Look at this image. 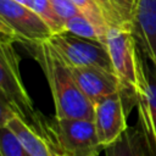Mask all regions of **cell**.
<instances>
[{"mask_svg":"<svg viewBox=\"0 0 156 156\" xmlns=\"http://www.w3.org/2000/svg\"><path fill=\"white\" fill-rule=\"evenodd\" d=\"M39 63L52 94L56 118L94 119V104L77 84L71 66L45 40L26 45Z\"/></svg>","mask_w":156,"mask_h":156,"instance_id":"obj_1","label":"cell"},{"mask_svg":"<svg viewBox=\"0 0 156 156\" xmlns=\"http://www.w3.org/2000/svg\"><path fill=\"white\" fill-rule=\"evenodd\" d=\"M12 39L0 38V93L13 112L38 132H43L46 117L34 108L20 71V58Z\"/></svg>","mask_w":156,"mask_h":156,"instance_id":"obj_2","label":"cell"},{"mask_svg":"<svg viewBox=\"0 0 156 156\" xmlns=\"http://www.w3.org/2000/svg\"><path fill=\"white\" fill-rule=\"evenodd\" d=\"M41 133L51 139L63 156H78L104 150L91 119L46 118Z\"/></svg>","mask_w":156,"mask_h":156,"instance_id":"obj_3","label":"cell"},{"mask_svg":"<svg viewBox=\"0 0 156 156\" xmlns=\"http://www.w3.org/2000/svg\"><path fill=\"white\" fill-rule=\"evenodd\" d=\"M106 48L117 76L122 93L129 102L135 105L134 93L139 83V55L132 30L110 28L106 37Z\"/></svg>","mask_w":156,"mask_h":156,"instance_id":"obj_4","label":"cell"},{"mask_svg":"<svg viewBox=\"0 0 156 156\" xmlns=\"http://www.w3.org/2000/svg\"><path fill=\"white\" fill-rule=\"evenodd\" d=\"M139 83L134 93L140 129L146 155L156 156V69L138 50Z\"/></svg>","mask_w":156,"mask_h":156,"instance_id":"obj_5","label":"cell"},{"mask_svg":"<svg viewBox=\"0 0 156 156\" xmlns=\"http://www.w3.org/2000/svg\"><path fill=\"white\" fill-rule=\"evenodd\" d=\"M48 41L71 67H95L113 72L107 48L99 41L79 38L68 32L52 34Z\"/></svg>","mask_w":156,"mask_h":156,"instance_id":"obj_6","label":"cell"},{"mask_svg":"<svg viewBox=\"0 0 156 156\" xmlns=\"http://www.w3.org/2000/svg\"><path fill=\"white\" fill-rule=\"evenodd\" d=\"M0 17L24 45L48 40L52 32L30 9L15 0H0Z\"/></svg>","mask_w":156,"mask_h":156,"instance_id":"obj_7","label":"cell"},{"mask_svg":"<svg viewBox=\"0 0 156 156\" xmlns=\"http://www.w3.org/2000/svg\"><path fill=\"white\" fill-rule=\"evenodd\" d=\"M128 100L122 91L108 95L94 104V124L102 147L112 144L128 128Z\"/></svg>","mask_w":156,"mask_h":156,"instance_id":"obj_8","label":"cell"},{"mask_svg":"<svg viewBox=\"0 0 156 156\" xmlns=\"http://www.w3.org/2000/svg\"><path fill=\"white\" fill-rule=\"evenodd\" d=\"M132 34L138 50L156 69V0H133Z\"/></svg>","mask_w":156,"mask_h":156,"instance_id":"obj_9","label":"cell"},{"mask_svg":"<svg viewBox=\"0 0 156 156\" xmlns=\"http://www.w3.org/2000/svg\"><path fill=\"white\" fill-rule=\"evenodd\" d=\"M71 69L80 90L93 104L122 91V85L113 72L95 67H71Z\"/></svg>","mask_w":156,"mask_h":156,"instance_id":"obj_10","label":"cell"},{"mask_svg":"<svg viewBox=\"0 0 156 156\" xmlns=\"http://www.w3.org/2000/svg\"><path fill=\"white\" fill-rule=\"evenodd\" d=\"M6 126L17 135L28 156H63L45 133L35 130L17 115Z\"/></svg>","mask_w":156,"mask_h":156,"instance_id":"obj_11","label":"cell"},{"mask_svg":"<svg viewBox=\"0 0 156 156\" xmlns=\"http://www.w3.org/2000/svg\"><path fill=\"white\" fill-rule=\"evenodd\" d=\"M105 156H147L138 126L128 127L118 139L104 147Z\"/></svg>","mask_w":156,"mask_h":156,"instance_id":"obj_12","label":"cell"},{"mask_svg":"<svg viewBox=\"0 0 156 156\" xmlns=\"http://www.w3.org/2000/svg\"><path fill=\"white\" fill-rule=\"evenodd\" d=\"M106 12L111 28L132 30V1L130 0H98Z\"/></svg>","mask_w":156,"mask_h":156,"instance_id":"obj_13","label":"cell"},{"mask_svg":"<svg viewBox=\"0 0 156 156\" xmlns=\"http://www.w3.org/2000/svg\"><path fill=\"white\" fill-rule=\"evenodd\" d=\"M65 32L74 34V35L79 37V38L99 41V43H101L104 45L106 44L107 32H105V30L100 29L99 27H96L91 21H89L82 13L77 15V16H74L71 20L65 22Z\"/></svg>","mask_w":156,"mask_h":156,"instance_id":"obj_14","label":"cell"},{"mask_svg":"<svg viewBox=\"0 0 156 156\" xmlns=\"http://www.w3.org/2000/svg\"><path fill=\"white\" fill-rule=\"evenodd\" d=\"M76 6L79 9L80 13L85 16L89 21H91L100 29L108 32L111 28L108 17L98 0H72Z\"/></svg>","mask_w":156,"mask_h":156,"instance_id":"obj_15","label":"cell"},{"mask_svg":"<svg viewBox=\"0 0 156 156\" xmlns=\"http://www.w3.org/2000/svg\"><path fill=\"white\" fill-rule=\"evenodd\" d=\"M30 9L49 26L52 34L65 32V22L57 16L50 0H32Z\"/></svg>","mask_w":156,"mask_h":156,"instance_id":"obj_16","label":"cell"},{"mask_svg":"<svg viewBox=\"0 0 156 156\" xmlns=\"http://www.w3.org/2000/svg\"><path fill=\"white\" fill-rule=\"evenodd\" d=\"M0 156H28L17 135L7 127H0Z\"/></svg>","mask_w":156,"mask_h":156,"instance_id":"obj_17","label":"cell"},{"mask_svg":"<svg viewBox=\"0 0 156 156\" xmlns=\"http://www.w3.org/2000/svg\"><path fill=\"white\" fill-rule=\"evenodd\" d=\"M50 2L57 16L63 22L71 20L77 15H80L79 9L76 6V4L72 0H50Z\"/></svg>","mask_w":156,"mask_h":156,"instance_id":"obj_18","label":"cell"},{"mask_svg":"<svg viewBox=\"0 0 156 156\" xmlns=\"http://www.w3.org/2000/svg\"><path fill=\"white\" fill-rule=\"evenodd\" d=\"M16 113L13 112V110L11 108L10 104L7 102V100L1 95L0 93V127L1 126H6L7 122L15 116Z\"/></svg>","mask_w":156,"mask_h":156,"instance_id":"obj_19","label":"cell"},{"mask_svg":"<svg viewBox=\"0 0 156 156\" xmlns=\"http://www.w3.org/2000/svg\"><path fill=\"white\" fill-rule=\"evenodd\" d=\"M0 38H9V39H12L15 41L17 40L13 30L2 21L1 17H0Z\"/></svg>","mask_w":156,"mask_h":156,"instance_id":"obj_20","label":"cell"},{"mask_svg":"<svg viewBox=\"0 0 156 156\" xmlns=\"http://www.w3.org/2000/svg\"><path fill=\"white\" fill-rule=\"evenodd\" d=\"M15 1H17V2H20L27 7H32V0H15Z\"/></svg>","mask_w":156,"mask_h":156,"instance_id":"obj_21","label":"cell"},{"mask_svg":"<svg viewBox=\"0 0 156 156\" xmlns=\"http://www.w3.org/2000/svg\"><path fill=\"white\" fill-rule=\"evenodd\" d=\"M78 156H99V152L95 151V152H89V154H84V155H78Z\"/></svg>","mask_w":156,"mask_h":156,"instance_id":"obj_22","label":"cell"},{"mask_svg":"<svg viewBox=\"0 0 156 156\" xmlns=\"http://www.w3.org/2000/svg\"><path fill=\"white\" fill-rule=\"evenodd\" d=\"M130 1H132V2H133V0H130Z\"/></svg>","mask_w":156,"mask_h":156,"instance_id":"obj_23","label":"cell"}]
</instances>
